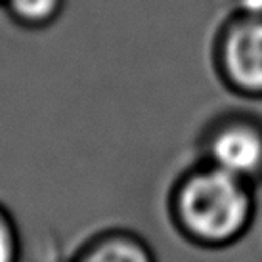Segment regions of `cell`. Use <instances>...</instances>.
<instances>
[{
    "label": "cell",
    "mask_w": 262,
    "mask_h": 262,
    "mask_svg": "<svg viewBox=\"0 0 262 262\" xmlns=\"http://www.w3.org/2000/svg\"><path fill=\"white\" fill-rule=\"evenodd\" d=\"M226 63L237 84L262 92V15H255L233 29L226 46Z\"/></svg>",
    "instance_id": "obj_2"
},
{
    "label": "cell",
    "mask_w": 262,
    "mask_h": 262,
    "mask_svg": "<svg viewBox=\"0 0 262 262\" xmlns=\"http://www.w3.org/2000/svg\"><path fill=\"white\" fill-rule=\"evenodd\" d=\"M17 235L14 224L0 211V262H17Z\"/></svg>",
    "instance_id": "obj_6"
},
{
    "label": "cell",
    "mask_w": 262,
    "mask_h": 262,
    "mask_svg": "<svg viewBox=\"0 0 262 262\" xmlns=\"http://www.w3.org/2000/svg\"><path fill=\"white\" fill-rule=\"evenodd\" d=\"M184 226L211 241L239 233L251 216V197L241 178L212 167L188 178L176 203Z\"/></svg>",
    "instance_id": "obj_1"
},
{
    "label": "cell",
    "mask_w": 262,
    "mask_h": 262,
    "mask_svg": "<svg viewBox=\"0 0 262 262\" xmlns=\"http://www.w3.org/2000/svg\"><path fill=\"white\" fill-rule=\"evenodd\" d=\"M211 157L216 168L245 180L262 167L260 134L249 126H228L212 140Z\"/></svg>",
    "instance_id": "obj_3"
},
{
    "label": "cell",
    "mask_w": 262,
    "mask_h": 262,
    "mask_svg": "<svg viewBox=\"0 0 262 262\" xmlns=\"http://www.w3.org/2000/svg\"><path fill=\"white\" fill-rule=\"evenodd\" d=\"M63 0H4L10 14L27 25H44L61 10Z\"/></svg>",
    "instance_id": "obj_5"
},
{
    "label": "cell",
    "mask_w": 262,
    "mask_h": 262,
    "mask_svg": "<svg viewBox=\"0 0 262 262\" xmlns=\"http://www.w3.org/2000/svg\"><path fill=\"white\" fill-rule=\"evenodd\" d=\"M0 2H4V0H0Z\"/></svg>",
    "instance_id": "obj_7"
},
{
    "label": "cell",
    "mask_w": 262,
    "mask_h": 262,
    "mask_svg": "<svg viewBox=\"0 0 262 262\" xmlns=\"http://www.w3.org/2000/svg\"><path fill=\"white\" fill-rule=\"evenodd\" d=\"M79 262H155V256L136 235L111 233L92 243Z\"/></svg>",
    "instance_id": "obj_4"
}]
</instances>
